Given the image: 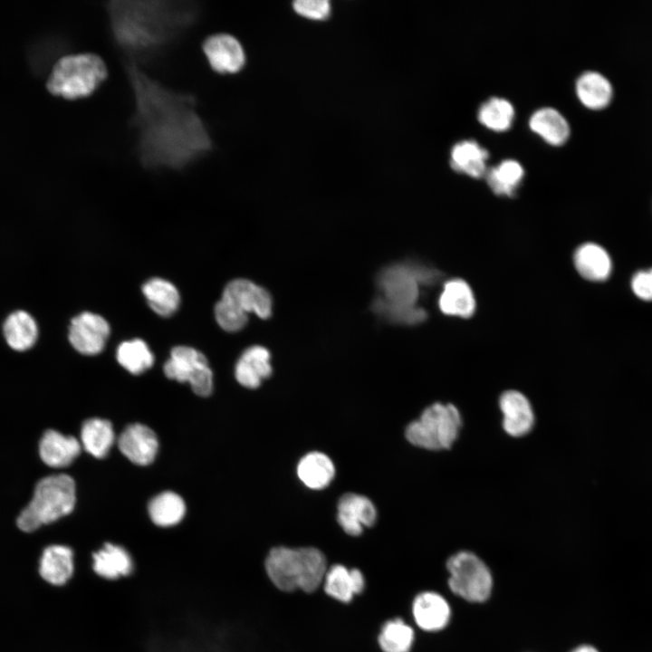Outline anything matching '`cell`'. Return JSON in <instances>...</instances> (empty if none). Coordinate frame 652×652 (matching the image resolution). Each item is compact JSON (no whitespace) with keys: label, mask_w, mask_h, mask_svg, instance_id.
Segmentation results:
<instances>
[{"label":"cell","mask_w":652,"mask_h":652,"mask_svg":"<svg viewBox=\"0 0 652 652\" xmlns=\"http://www.w3.org/2000/svg\"><path fill=\"white\" fill-rule=\"evenodd\" d=\"M122 64L134 98L129 125L140 165L183 170L207 157L214 142L197 97L164 85L131 61Z\"/></svg>","instance_id":"cell-1"},{"label":"cell","mask_w":652,"mask_h":652,"mask_svg":"<svg viewBox=\"0 0 652 652\" xmlns=\"http://www.w3.org/2000/svg\"><path fill=\"white\" fill-rule=\"evenodd\" d=\"M110 39L121 58L151 62L178 43L198 22L191 1L114 0L105 3Z\"/></svg>","instance_id":"cell-2"},{"label":"cell","mask_w":652,"mask_h":652,"mask_svg":"<svg viewBox=\"0 0 652 652\" xmlns=\"http://www.w3.org/2000/svg\"><path fill=\"white\" fill-rule=\"evenodd\" d=\"M265 570L273 584L283 591L300 589L312 592L323 582L327 563L316 548L280 546L270 551Z\"/></svg>","instance_id":"cell-3"},{"label":"cell","mask_w":652,"mask_h":652,"mask_svg":"<svg viewBox=\"0 0 652 652\" xmlns=\"http://www.w3.org/2000/svg\"><path fill=\"white\" fill-rule=\"evenodd\" d=\"M107 77L106 63L98 54H69L54 63L47 88L53 95L77 100L95 92Z\"/></svg>","instance_id":"cell-4"},{"label":"cell","mask_w":652,"mask_h":652,"mask_svg":"<svg viewBox=\"0 0 652 652\" xmlns=\"http://www.w3.org/2000/svg\"><path fill=\"white\" fill-rule=\"evenodd\" d=\"M75 484L70 475L60 474L41 479L31 502L19 514L17 526L31 532L69 514L75 504Z\"/></svg>","instance_id":"cell-5"},{"label":"cell","mask_w":652,"mask_h":652,"mask_svg":"<svg viewBox=\"0 0 652 652\" xmlns=\"http://www.w3.org/2000/svg\"><path fill=\"white\" fill-rule=\"evenodd\" d=\"M462 427V417L455 406L436 402L412 421L406 429V437L412 445L428 449H448L455 442Z\"/></svg>","instance_id":"cell-6"},{"label":"cell","mask_w":652,"mask_h":652,"mask_svg":"<svg viewBox=\"0 0 652 652\" xmlns=\"http://www.w3.org/2000/svg\"><path fill=\"white\" fill-rule=\"evenodd\" d=\"M446 568L450 573L448 585L457 596L471 602L486 600L492 590L493 579L485 563L470 551L452 555Z\"/></svg>","instance_id":"cell-7"},{"label":"cell","mask_w":652,"mask_h":652,"mask_svg":"<svg viewBox=\"0 0 652 652\" xmlns=\"http://www.w3.org/2000/svg\"><path fill=\"white\" fill-rule=\"evenodd\" d=\"M165 375L178 382H189L193 391L202 397L213 389V373L203 353L187 346L172 349L163 368Z\"/></svg>","instance_id":"cell-8"},{"label":"cell","mask_w":652,"mask_h":652,"mask_svg":"<svg viewBox=\"0 0 652 652\" xmlns=\"http://www.w3.org/2000/svg\"><path fill=\"white\" fill-rule=\"evenodd\" d=\"M110 331V325L103 317L82 312L70 320L67 340L77 352L96 355L104 349Z\"/></svg>","instance_id":"cell-9"},{"label":"cell","mask_w":652,"mask_h":652,"mask_svg":"<svg viewBox=\"0 0 652 652\" xmlns=\"http://www.w3.org/2000/svg\"><path fill=\"white\" fill-rule=\"evenodd\" d=\"M381 298L395 307H412L419 296V283L412 264H394L383 269L378 276Z\"/></svg>","instance_id":"cell-10"},{"label":"cell","mask_w":652,"mask_h":652,"mask_svg":"<svg viewBox=\"0 0 652 652\" xmlns=\"http://www.w3.org/2000/svg\"><path fill=\"white\" fill-rule=\"evenodd\" d=\"M202 51L211 69L220 74L236 73L245 65L244 47L231 34L208 35L202 43Z\"/></svg>","instance_id":"cell-11"},{"label":"cell","mask_w":652,"mask_h":652,"mask_svg":"<svg viewBox=\"0 0 652 652\" xmlns=\"http://www.w3.org/2000/svg\"><path fill=\"white\" fill-rule=\"evenodd\" d=\"M221 298L232 302L244 312H254L262 319H267L272 314L273 301L270 293L246 279L229 282Z\"/></svg>","instance_id":"cell-12"},{"label":"cell","mask_w":652,"mask_h":652,"mask_svg":"<svg viewBox=\"0 0 652 652\" xmlns=\"http://www.w3.org/2000/svg\"><path fill=\"white\" fill-rule=\"evenodd\" d=\"M499 408L503 414V428L509 436L520 437L532 429L534 412L529 399L522 392L506 390L502 393Z\"/></svg>","instance_id":"cell-13"},{"label":"cell","mask_w":652,"mask_h":652,"mask_svg":"<svg viewBox=\"0 0 652 652\" xmlns=\"http://www.w3.org/2000/svg\"><path fill=\"white\" fill-rule=\"evenodd\" d=\"M118 446L120 452L132 463L147 465L155 459L158 441L156 434L142 424H131L120 435Z\"/></svg>","instance_id":"cell-14"},{"label":"cell","mask_w":652,"mask_h":652,"mask_svg":"<svg viewBox=\"0 0 652 652\" xmlns=\"http://www.w3.org/2000/svg\"><path fill=\"white\" fill-rule=\"evenodd\" d=\"M377 511L372 502L360 494L348 493L338 503L337 520L344 532L359 536L364 527L376 522Z\"/></svg>","instance_id":"cell-15"},{"label":"cell","mask_w":652,"mask_h":652,"mask_svg":"<svg viewBox=\"0 0 652 652\" xmlns=\"http://www.w3.org/2000/svg\"><path fill=\"white\" fill-rule=\"evenodd\" d=\"M2 334L6 345L18 353L31 350L39 340V325L35 318L24 310L9 313L2 325Z\"/></svg>","instance_id":"cell-16"},{"label":"cell","mask_w":652,"mask_h":652,"mask_svg":"<svg viewBox=\"0 0 652 652\" xmlns=\"http://www.w3.org/2000/svg\"><path fill=\"white\" fill-rule=\"evenodd\" d=\"M575 92L580 103L591 110H602L610 106L615 96L611 81L598 71H585L576 80Z\"/></svg>","instance_id":"cell-17"},{"label":"cell","mask_w":652,"mask_h":652,"mask_svg":"<svg viewBox=\"0 0 652 652\" xmlns=\"http://www.w3.org/2000/svg\"><path fill=\"white\" fill-rule=\"evenodd\" d=\"M412 612L417 625L426 631L444 628L450 618V607L438 593L425 591L414 599Z\"/></svg>","instance_id":"cell-18"},{"label":"cell","mask_w":652,"mask_h":652,"mask_svg":"<svg viewBox=\"0 0 652 652\" xmlns=\"http://www.w3.org/2000/svg\"><path fill=\"white\" fill-rule=\"evenodd\" d=\"M81 452V444L72 436L49 429L39 443V455L43 462L54 468L65 467L72 463Z\"/></svg>","instance_id":"cell-19"},{"label":"cell","mask_w":652,"mask_h":652,"mask_svg":"<svg viewBox=\"0 0 652 652\" xmlns=\"http://www.w3.org/2000/svg\"><path fill=\"white\" fill-rule=\"evenodd\" d=\"M270 353L262 346L246 349L236 362L235 375L242 386L255 388L262 380L271 376Z\"/></svg>","instance_id":"cell-20"},{"label":"cell","mask_w":652,"mask_h":652,"mask_svg":"<svg viewBox=\"0 0 652 652\" xmlns=\"http://www.w3.org/2000/svg\"><path fill=\"white\" fill-rule=\"evenodd\" d=\"M573 263L580 275L590 282L607 280L612 269L609 253L594 243L580 245L574 253Z\"/></svg>","instance_id":"cell-21"},{"label":"cell","mask_w":652,"mask_h":652,"mask_svg":"<svg viewBox=\"0 0 652 652\" xmlns=\"http://www.w3.org/2000/svg\"><path fill=\"white\" fill-rule=\"evenodd\" d=\"M72 573L73 552L71 548L53 544L43 550L39 561V574L43 580L52 585L62 586Z\"/></svg>","instance_id":"cell-22"},{"label":"cell","mask_w":652,"mask_h":652,"mask_svg":"<svg viewBox=\"0 0 652 652\" xmlns=\"http://www.w3.org/2000/svg\"><path fill=\"white\" fill-rule=\"evenodd\" d=\"M324 590L331 598L348 603L355 594H360L365 586L362 572L358 569H348L336 564L327 570Z\"/></svg>","instance_id":"cell-23"},{"label":"cell","mask_w":652,"mask_h":652,"mask_svg":"<svg viewBox=\"0 0 652 652\" xmlns=\"http://www.w3.org/2000/svg\"><path fill=\"white\" fill-rule=\"evenodd\" d=\"M488 151L475 140H463L456 143L451 150V168L474 178L485 176Z\"/></svg>","instance_id":"cell-24"},{"label":"cell","mask_w":652,"mask_h":652,"mask_svg":"<svg viewBox=\"0 0 652 652\" xmlns=\"http://www.w3.org/2000/svg\"><path fill=\"white\" fill-rule=\"evenodd\" d=\"M438 305L441 312L446 315L468 318L475 312V300L466 282L452 279L445 283Z\"/></svg>","instance_id":"cell-25"},{"label":"cell","mask_w":652,"mask_h":652,"mask_svg":"<svg viewBox=\"0 0 652 652\" xmlns=\"http://www.w3.org/2000/svg\"><path fill=\"white\" fill-rule=\"evenodd\" d=\"M531 129L552 146H561L569 139L570 129L566 119L553 108H542L530 119Z\"/></svg>","instance_id":"cell-26"},{"label":"cell","mask_w":652,"mask_h":652,"mask_svg":"<svg viewBox=\"0 0 652 652\" xmlns=\"http://www.w3.org/2000/svg\"><path fill=\"white\" fill-rule=\"evenodd\" d=\"M297 475L309 488H325L333 479L335 468L328 455L321 452H311L299 462Z\"/></svg>","instance_id":"cell-27"},{"label":"cell","mask_w":652,"mask_h":652,"mask_svg":"<svg viewBox=\"0 0 652 652\" xmlns=\"http://www.w3.org/2000/svg\"><path fill=\"white\" fill-rule=\"evenodd\" d=\"M93 570L106 579H117L129 575L133 562L129 552L121 546L106 543L93 554Z\"/></svg>","instance_id":"cell-28"},{"label":"cell","mask_w":652,"mask_h":652,"mask_svg":"<svg viewBox=\"0 0 652 652\" xmlns=\"http://www.w3.org/2000/svg\"><path fill=\"white\" fill-rule=\"evenodd\" d=\"M149 307L162 317L171 316L179 307L180 295L176 286L162 278H151L142 286Z\"/></svg>","instance_id":"cell-29"},{"label":"cell","mask_w":652,"mask_h":652,"mask_svg":"<svg viewBox=\"0 0 652 652\" xmlns=\"http://www.w3.org/2000/svg\"><path fill=\"white\" fill-rule=\"evenodd\" d=\"M84 449L97 458L105 457L115 439L112 425L109 420L91 418L86 420L81 431Z\"/></svg>","instance_id":"cell-30"},{"label":"cell","mask_w":652,"mask_h":652,"mask_svg":"<svg viewBox=\"0 0 652 652\" xmlns=\"http://www.w3.org/2000/svg\"><path fill=\"white\" fill-rule=\"evenodd\" d=\"M523 175V168L519 162L506 159L488 169L484 177L494 194L513 197L519 188Z\"/></svg>","instance_id":"cell-31"},{"label":"cell","mask_w":652,"mask_h":652,"mask_svg":"<svg viewBox=\"0 0 652 652\" xmlns=\"http://www.w3.org/2000/svg\"><path fill=\"white\" fill-rule=\"evenodd\" d=\"M185 513L183 499L174 492H163L149 503V514L152 522L158 526L168 527L178 523Z\"/></svg>","instance_id":"cell-32"},{"label":"cell","mask_w":652,"mask_h":652,"mask_svg":"<svg viewBox=\"0 0 652 652\" xmlns=\"http://www.w3.org/2000/svg\"><path fill=\"white\" fill-rule=\"evenodd\" d=\"M117 360L131 374L139 375L151 368L154 356L145 341L135 339L118 347Z\"/></svg>","instance_id":"cell-33"},{"label":"cell","mask_w":652,"mask_h":652,"mask_svg":"<svg viewBox=\"0 0 652 652\" xmlns=\"http://www.w3.org/2000/svg\"><path fill=\"white\" fill-rule=\"evenodd\" d=\"M477 118L486 128L494 131H504L513 123L514 109L507 100L492 97L480 106Z\"/></svg>","instance_id":"cell-34"},{"label":"cell","mask_w":652,"mask_h":652,"mask_svg":"<svg viewBox=\"0 0 652 652\" xmlns=\"http://www.w3.org/2000/svg\"><path fill=\"white\" fill-rule=\"evenodd\" d=\"M383 652H409L414 642V630L401 618L387 621L378 638Z\"/></svg>","instance_id":"cell-35"},{"label":"cell","mask_w":652,"mask_h":652,"mask_svg":"<svg viewBox=\"0 0 652 652\" xmlns=\"http://www.w3.org/2000/svg\"><path fill=\"white\" fill-rule=\"evenodd\" d=\"M374 311L390 320L391 321L413 325L422 322L427 318L424 309L412 307H395L387 304L381 298L376 299L373 303Z\"/></svg>","instance_id":"cell-36"},{"label":"cell","mask_w":652,"mask_h":652,"mask_svg":"<svg viewBox=\"0 0 652 652\" xmlns=\"http://www.w3.org/2000/svg\"><path fill=\"white\" fill-rule=\"evenodd\" d=\"M215 317L218 325L229 332L242 330L248 321L247 313L223 298L215 306Z\"/></svg>","instance_id":"cell-37"},{"label":"cell","mask_w":652,"mask_h":652,"mask_svg":"<svg viewBox=\"0 0 652 652\" xmlns=\"http://www.w3.org/2000/svg\"><path fill=\"white\" fill-rule=\"evenodd\" d=\"M292 6L298 14L312 20H323L331 13V4L327 0H296Z\"/></svg>","instance_id":"cell-38"},{"label":"cell","mask_w":652,"mask_h":652,"mask_svg":"<svg viewBox=\"0 0 652 652\" xmlns=\"http://www.w3.org/2000/svg\"><path fill=\"white\" fill-rule=\"evenodd\" d=\"M631 289L639 299L652 301V268L636 273L631 279Z\"/></svg>","instance_id":"cell-39"},{"label":"cell","mask_w":652,"mask_h":652,"mask_svg":"<svg viewBox=\"0 0 652 652\" xmlns=\"http://www.w3.org/2000/svg\"><path fill=\"white\" fill-rule=\"evenodd\" d=\"M571 652H599V650L590 645H581L577 647Z\"/></svg>","instance_id":"cell-40"}]
</instances>
